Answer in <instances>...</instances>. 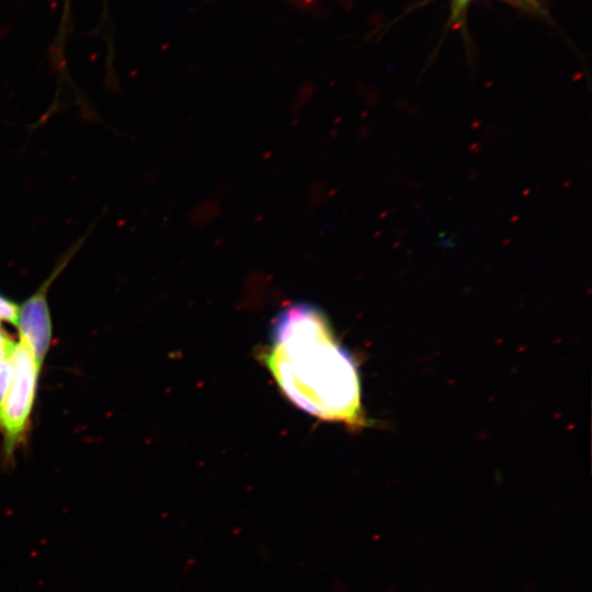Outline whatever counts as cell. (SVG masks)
Returning <instances> with one entry per match:
<instances>
[{
  "mask_svg": "<svg viewBox=\"0 0 592 592\" xmlns=\"http://www.w3.org/2000/svg\"><path fill=\"white\" fill-rule=\"evenodd\" d=\"M0 319L18 326L19 306L0 295Z\"/></svg>",
  "mask_w": 592,
  "mask_h": 592,
  "instance_id": "5",
  "label": "cell"
},
{
  "mask_svg": "<svg viewBox=\"0 0 592 592\" xmlns=\"http://www.w3.org/2000/svg\"><path fill=\"white\" fill-rule=\"evenodd\" d=\"M12 379V364L10 358L0 360V409L8 394Z\"/></svg>",
  "mask_w": 592,
  "mask_h": 592,
  "instance_id": "4",
  "label": "cell"
},
{
  "mask_svg": "<svg viewBox=\"0 0 592 592\" xmlns=\"http://www.w3.org/2000/svg\"><path fill=\"white\" fill-rule=\"evenodd\" d=\"M514 5L533 13H542L540 3L538 0H511Z\"/></svg>",
  "mask_w": 592,
  "mask_h": 592,
  "instance_id": "8",
  "label": "cell"
},
{
  "mask_svg": "<svg viewBox=\"0 0 592 592\" xmlns=\"http://www.w3.org/2000/svg\"><path fill=\"white\" fill-rule=\"evenodd\" d=\"M9 358L12 364V379L0 409V428L4 434L7 454L13 452L24 435L41 369L29 345L21 338Z\"/></svg>",
  "mask_w": 592,
  "mask_h": 592,
  "instance_id": "2",
  "label": "cell"
},
{
  "mask_svg": "<svg viewBox=\"0 0 592 592\" xmlns=\"http://www.w3.org/2000/svg\"><path fill=\"white\" fill-rule=\"evenodd\" d=\"M259 358L297 408L326 421L365 424L355 362L317 306L297 303L282 309Z\"/></svg>",
  "mask_w": 592,
  "mask_h": 592,
  "instance_id": "1",
  "label": "cell"
},
{
  "mask_svg": "<svg viewBox=\"0 0 592 592\" xmlns=\"http://www.w3.org/2000/svg\"><path fill=\"white\" fill-rule=\"evenodd\" d=\"M471 1L473 0H452V19H453V21L457 22V21L462 20L468 4ZM504 1L510 2V0H504Z\"/></svg>",
  "mask_w": 592,
  "mask_h": 592,
  "instance_id": "7",
  "label": "cell"
},
{
  "mask_svg": "<svg viewBox=\"0 0 592 592\" xmlns=\"http://www.w3.org/2000/svg\"><path fill=\"white\" fill-rule=\"evenodd\" d=\"M88 235L83 236L67 250L46 281L19 309L16 327L20 330V338L26 342L39 367L52 340V321L47 303L48 288L81 248Z\"/></svg>",
  "mask_w": 592,
  "mask_h": 592,
  "instance_id": "3",
  "label": "cell"
},
{
  "mask_svg": "<svg viewBox=\"0 0 592 592\" xmlns=\"http://www.w3.org/2000/svg\"><path fill=\"white\" fill-rule=\"evenodd\" d=\"M14 346L15 342H13L10 337L7 335L0 326V360L9 358Z\"/></svg>",
  "mask_w": 592,
  "mask_h": 592,
  "instance_id": "6",
  "label": "cell"
}]
</instances>
